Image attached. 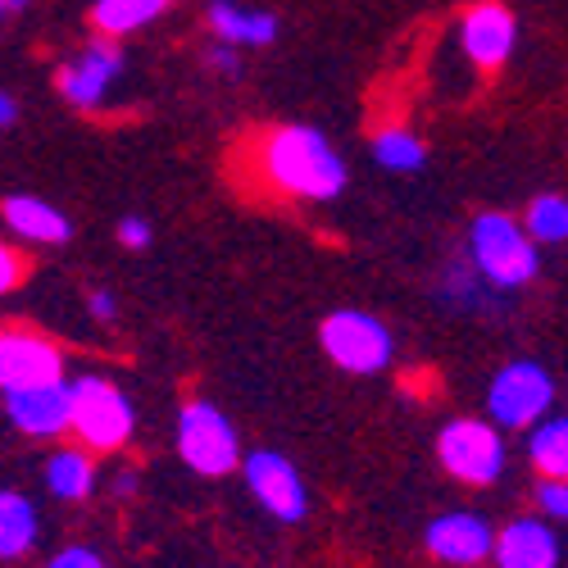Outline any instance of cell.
Returning a JSON list of instances; mask_svg holds the SVG:
<instances>
[{"label":"cell","instance_id":"cell-1","mask_svg":"<svg viewBox=\"0 0 568 568\" xmlns=\"http://www.w3.org/2000/svg\"><path fill=\"white\" fill-rule=\"evenodd\" d=\"M260 173L273 192L292 196V201H337L351 182V169L342 160V151L333 146V136L310 123H282L268 128L260 141Z\"/></svg>","mask_w":568,"mask_h":568},{"label":"cell","instance_id":"cell-2","mask_svg":"<svg viewBox=\"0 0 568 568\" xmlns=\"http://www.w3.org/2000/svg\"><path fill=\"white\" fill-rule=\"evenodd\" d=\"M464 260L478 268V277L496 292H524L541 273V246L524 232L514 214L505 210H483L468 223V251Z\"/></svg>","mask_w":568,"mask_h":568},{"label":"cell","instance_id":"cell-3","mask_svg":"<svg viewBox=\"0 0 568 568\" xmlns=\"http://www.w3.org/2000/svg\"><path fill=\"white\" fill-rule=\"evenodd\" d=\"M136 428V409L123 387H114L110 377L87 373L69 383V433L82 442V450H123Z\"/></svg>","mask_w":568,"mask_h":568},{"label":"cell","instance_id":"cell-4","mask_svg":"<svg viewBox=\"0 0 568 568\" xmlns=\"http://www.w3.org/2000/svg\"><path fill=\"white\" fill-rule=\"evenodd\" d=\"M555 405V377L541 359H509L487 383V414L500 433H528Z\"/></svg>","mask_w":568,"mask_h":568},{"label":"cell","instance_id":"cell-5","mask_svg":"<svg viewBox=\"0 0 568 568\" xmlns=\"http://www.w3.org/2000/svg\"><path fill=\"white\" fill-rule=\"evenodd\" d=\"M318 346L323 355L333 359L342 373H383L392 359H396V337L392 327L368 314V310H337L327 314L323 327H318Z\"/></svg>","mask_w":568,"mask_h":568},{"label":"cell","instance_id":"cell-6","mask_svg":"<svg viewBox=\"0 0 568 568\" xmlns=\"http://www.w3.org/2000/svg\"><path fill=\"white\" fill-rule=\"evenodd\" d=\"M178 455L201 478H223L242 464V442H236L232 418L214 400H192L178 414Z\"/></svg>","mask_w":568,"mask_h":568},{"label":"cell","instance_id":"cell-7","mask_svg":"<svg viewBox=\"0 0 568 568\" xmlns=\"http://www.w3.org/2000/svg\"><path fill=\"white\" fill-rule=\"evenodd\" d=\"M437 459L455 483L491 487L505 473V437L487 418H450L437 433Z\"/></svg>","mask_w":568,"mask_h":568},{"label":"cell","instance_id":"cell-8","mask_svg":"<svg viewBox=\"0 0 568 568\" xmlns=\"http://www.w3.org/2000/svg\"><path fill=\"white\" fill-rule=\"evenodd\" d=\"M128 73V55H123V45L110 41V37H97V41H87L78 55H69L55 73V87H60V97L82 110V114H97L110 105L114 97V87L123 82Z\"/></svg>","mask_w":568,"mask_h":568},{"label":"cell","instance_id":"cell-9","mask_svg":"<svg viewBox=\"0 0 568 568\" xmlns=\"http://www.w3.org/2000/svg\"><path fill=\"white\" fill-rule=\"evenodd\" d=\"M64 373V351L51 337L32 333V327H0V392L60 383Z\"/></svg>","mask_w":568,"mask_h":568},{"label":"cell","instance_id":"cell-10","mask_svg":"<svg viewBox=\"0 0 568 568\" xmlns=\"http://www.w3.org/2000/svg\"><path fill=\"white\" fill-rule=\"evenodd\" d=\"M242 478L251 487V496L264 505V514H273L277 524H301L310 509V491L301 483V473L287 455L277 450H251L242 459Z\"/></svg>","mask_w":568,"mask_h":568},{"label":"cell","instance_id":"cell-11","mask_svg":"<svg viewBox=\"0 0 568 568\" xmlns=\"http://www.w3.org/2000/svg\"><path fill=\"white\" fill-rule=\"evenodd\" d=\"M518 45V19L509 6L500 0H478V6H468L464 19H459V51L473 69L483 73H496L509 64Z\"/></svg>","mask_w":568,"mask_h":568},{"label":"cell","instance_id":"cell-12","mask_svg":"<svg viewBox=\"0 0 568 568\" xmlns=\"http://www.w3.org/2000/svg\"><path fill=\"white\" fill-rule=\"evenodd\" d=\"M6 418L23 437H37V442L64 437L69 433V377L23 387V392H6Z\"/></svg>","mask_w":568,"mask_h":568},{"label":"cell","instance_id":"cell-13","mask_svg":"<svg viewBox=\"0 0 568 568\" xmlns=\"http://www.w3.org/2000/svg\"><path fill=\"white\" fill-rule=\"evenodd\" d=\"M423 541H428V550L442 559V564H455V568H473L491 559V541H496V528L487 524V518L468 514V509H455V514H442L428 524V532H423Z\"/></svg>","mask_w":568,"mask_h":568},{"label":"cell","instance_id":"cell-14","mask_svg":"<svg viewBox=\"0 0 568 568\" xmlns=\"http://www.w3.org/2000/svg\"><path fill=\"white\" fill-rule=\"evenodd\" d=\"M496 568H559V537L546 518H514L491 541Z\"/></svg>","mask_w":568,"mask_h":568},{"label":"cell","instance_id":"cell-15","mask_svg":"<svg viewBox=\"0 0 568 568\" xmlns=\"http://www.w3.org/2000/svg\"><path fill=\"white\" fill-rule=\"evenodd\" d=\"M0 219H6V227L19 236V242H32V246H64L73 236V219L60 205L41 201V196H28V192L6 196Z\"/></svg>","mask_w":568,"mask_h":568},{"label":"cell","instance_id":"cell-16","mask_svg":"<svg viewBox=\"0 0 568 568\" xmlns=\"http://www.w3.org/2000/svg\"><path fill=\"white\" fill-rule=\"evenodd\" d=\"M205 23L214 32V41H227L236 51H246V45H273L277 32H282V19L268 14V10H251L242 0H210L205 10Z\"/></svg>","mask_w":568,"mask_h":568},{"label":"cell","instance_id":"cell-17","mask_svg":"<svg viewBox=\"0 0 568 568\" xmlns=\"http://www.w3.org/2000/svg\"><path fill=\"white\" fill-rule=\"evenodd\" d=\"M433 296H437L446 310H455V314H478V318L505 310V292L487 287V282L478 277V268H473L464 255H455V260L442 264V273H437V292H433Z\"/></svg>","mask_w":568,"mask_h":568},{"label":"cell","instance_id":"cell-18","mask_svg":"<svg viewBox=\"0 0 568 568\" xmlns=\"http://www.w3.org/2000/svg\"><path fill=\"white\" fill-rule=\"evenodd\" d=\"M169 10H173V0H97V6H91V28L110 41H119V37L151 28Z\"/></svg>","mask_w":568,"mask_h":568},{"label":"cell","instance_id":"cell-19","mask_svg":"<svg viewBox=\"0 0 568 568\" xmlns=\"http://www.w3.org/2000/svg\"><path fill=\"white\" fill-rule=\"evenodd\" d=\"M45 487H51V496H60V500H87L97 491V459H91V450L60 446L51 459H45Z\"/></svg>","mask_w":568,"mask_h":568},{"label":"cell","instance_id":"cell-20","mask_svg":"<svg viewBox=\"0 0 568 568\" xmlns=\"http://www.w3.org/2000/svg\"><path fill=\"white\" fill-rule=\"evenodd\" d=\"M528 464L541 478H568V414H546L528 428Z\"/></svg>","mask_w":568,"mask_h":568},{"label":"cell","instance_id":"cell-21","mask_svg":"<svg viewBox=\"0 0 568 568\" xmlns=\"http://www.w3.org/2000/svg\"><path fill=\"white\" fill-rule=\"evenodd\" d=\"M37 532H41V518L32 500L19 491H0V559L28 555L37 546Z\"/></svg>","mask_w":568,"mask_h":568},{"label":"cell","instance_id":"cell-22","mask_svg":"<svg viewBox=\"0 0 568 568\" xmlns=\"http://www.w3.org/2000/svg\"><path fill=\"white\" fill-rule=\"evenodd\" d=\"M373 160L383 164L387 173H418L428 164V146H423V136L392 123V128H377L373 132Z\"/></svg>","mask_w":568,"mask_h":568},{"label":"cell","instance_id":"cell-23","mask_svg":"<svg viewBox=\"0 0 568 568\" xmlns=\"http://www.w3.org/2000/svg\"><path fill=\"white\" fill-rule=\"evenodd\" d=\"M518 223H524V232L537 246H564L568 242V196H555V192L532 196Z\"/></svg>","mask_w":568,"mask_h":568},{"label":"cell","instance_id":"cell-24","mask_svg":"<svg viewBox=\"0 0 568 568\" xmlns=\"http://www.w3.org/2000/svg\"><path fill=\"white\" fill-rule=\"evenodd\" d=\"M537 509L555 524H568V478H541L537 483Z\"/></svg>","mask_w":568,"mask_h":568},{"label":"cell","instance_id":"cell-25","mask_svg":"<svg viewBox=\"0 0 568 568\" xmlns=\"http://www.w3.org/2000/svg\"><path fill=\"white\" fill-rule=\"evenodd\" d=\"M201 60H205V69L219 73V78H242V51H236V45H227V41H210Z\"/></svg>","mask_w":568,"mask_h":568},{"label":"cell","instance_id":"cell-26","mask_svg":"<svg viewBox=\"0 0 568 568\" xmlns=\"http://www.w3.org/2000/svg\"><path fill=\"white\" fill-rule=\"evenodd\" d=\"M151 242H155V227L141 219V214L119 219V246H128V251H151Z\"/></svg>","mask_w":568,"mask_h":568},{"label":"cell","instance_id":"cell-27","mask_svg":"<svg viewBox=\"0 0 568 568\" xmlns=\"http://www.w3.org/2000/svg\"><path fill=\"white\" fill-rule=\"evenodd\" d=\"M23 277H28V260H23L14 246L0 242V296H10Z\"/></svg>","mask_w":568,"mask_h":568},{"label":"cell","instance_id":"cell-28","mask_svg":"<svg viewBox=\"0 0 568 568\" xmlns=\"http://www.w3.org/2000/svg\"><path fill=\"white\" fill-rule=\"evenodd\" d=\"M87 314L97 318V323H119V296H114L110 287L87 292Z\"/></svg>","mask_w":568,"mask_h":568},{"label":"cell","instance_id":"cell-29","mask_svg":"<svg viewBox=\"0 0 568 568\" xmlns=\"http://www.w3.org/2000/svg\"><path fill=\"white\" fill-rule=\"evenodd\" d=\"M45 568H105V559L91 550V546H69V550H60Z\"/></svg>","mask_w":568,"mask_h":568},{"label":"cell","instance_id":"cell-30","mask_svg":"<svg viewBox=\"0 0 568 568\" xmlns=\"http://www.w3.org/2000/svg\"><path fill=\"white\" fill-rule=\"evenodd\" d=\"M14 123H19V101L0 87V128H14Z\"/></svg>","mask_w":568,"mask_h":568},{"label":"cell","instance_id":"cell-31","mask_svg":"<svg viewBox=\"0 0 568 568\" xmlns=\"http://www.w3.org/2000/svg\"><path fill=\"white\" fill-rule=\"evenodd\" d=\"M132 491H136V473H132V468H123L119 478H114V496H132Z\"/></svg>","mask_w":568,"mask_h":568},{"label":"cell","instance_id":"cell-32","mask_svg":"<svg viewBox=\"0 0 568 568\" xmlns=\"http://www.w3.org/2000/svg\"><path fill=\"white\" fill-rule=\"evenodd\" d=\"M32 6V0H0V10H6V14H14V10H28Z\"/></svg>","mask_w":568,"mask_h":568},{"label":"cell","instance_id":"cell-33","mask_svg":"<svg viewBox=\"0 0 568 568\" xmlns=\"http://www.w3.org/2000/svg\"><path fill=\"white\" fill-rule=\"evenodd\" d=\"M6 19H10V14H6V10H0V23H6Z\"/></svg>","mask_w":568,"mask_h":568}]
</instances>
